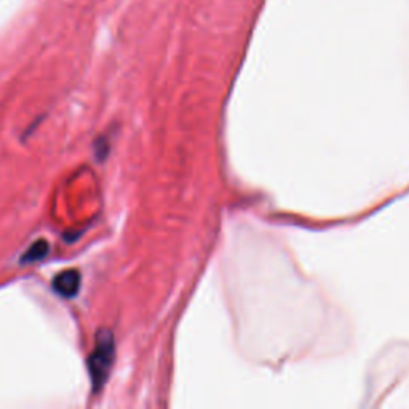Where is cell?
Segmentation results:
<instances>
[{
  "instance_id": "7a4b0ae2",
  "label": "cell",
  "mask_w": 409,
  "mask_h": 409,
  "mask_svg": "<svg viewBox=\"0 0 409 409\" xmlns=\"http://www.w3.org/2000/svg\"><path fill=\"white\" fill-rule=\"evenodd\" d=\"M53 291L58 296L64 297V299H72L79 295L80 286H82V275L77 269H68L54 277L52 281Z\"/></svg>"
},
{
  "instance_id": "6da1fadb",
  "label": "cell",
  "mask_w": 409,
  "mask_h": 409,
  "mask_svg": "<svg viewBox=\"0 0 409 409\" xmlns=\"http://www.w3.org/2000/svg\"><path fill=\"white\" fill-rule=\"evenodd\" d=\"M115 361V339L112 331L101 330L96 336L94 347L87 358L88 376L93 393L104 388Z\"/></svg>"
},
{
  "instance_id": "3957f363",
  "label": "cell",
  "mask_w": 409,
  "mask_h": 409,
  "mask_svg": "<svg viewBox=\"0 0 409 409\" xmlns=\"http://www.w3.org/2000/svg\"><path fill=\"white\" fill-rule=\"evenodd\" d=\"M50 246L45 240H37L29 246V248L24 251L21 256V264H34V262L42 261L45 256L48 255Z\"/></svg>"
}]
</instances>
